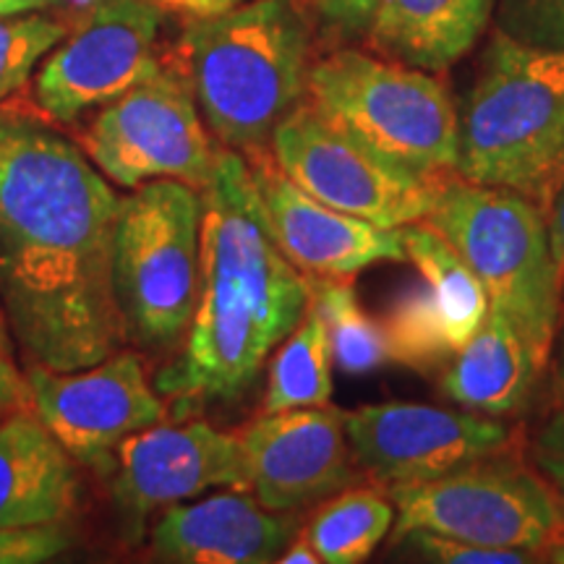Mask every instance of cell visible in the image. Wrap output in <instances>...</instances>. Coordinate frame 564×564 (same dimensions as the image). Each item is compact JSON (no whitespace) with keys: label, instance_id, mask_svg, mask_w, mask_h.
<instances>
[{"label":"cell","instance_id":"cell-4","mask_svg":"<svg viewBox=\"0 0 564 564\" xmlns=\"http://www.w3.org/2000/svg\"><path fill=\"white\" fill-rule=\"evenodd\" d=\"M564 171V53L494 34L460 112L457 175L541 196Z\"/></svg>","mask_w":564,"mask_h":564},{"label":"cell","instance_id":"cell-31","mask_svg":"<svg viewBox=\"0 0 564 564\" xmlns=\"http://www.w3.org/2000/svg\"><path fill=\"white\" fill-rule=\"evenodd\" d=\"M316 19L340 37H364L371 30L379 0H303Z\"/></svg>","mask_w":564,"mask_h":564},{"label":"cell","instance_id":"cell-10","mask_svg":"<svg viewBox=\"0 0 564 564\" xmlns=\"http://www.w3.org/2000/svg\"><path fill=\"white\" fill-rule=\"evenodd\" d=\"M270 154L301 192L387 230L426 220L447 181L387 165L324 121L312 102L282 118Z\"/></svg>","mask_w":564,"mask_h":564},{"label":"cell","instance_id":"cell-40","mask_svg":"<svg viewBox=\"0 0 564 564\" xmlns=\"http://www.w3.org/2000/svg\"><path fill=\"white\" fill-rule=\"evenodd\" d=\"M556 373H560V382L564 387V333H562V340H560V361H556Z\"/></svg>","mask_w":564,"mask_h":564},{"label":"cell","instance_id":"cell-37","mask_svg":"<svg viewBox=\"0 0 564 564\" xmlns=\"http://www.w3.org/2000/svg\"><path fill=\"white\" fill-rule=\"evenodd\" d=\"M0 356H6V358H13V361H19L17 340H13V335H11V327H9V319H6L3 303H0Z\"/></svg>","mask_w":564,"mask_h":564},{"label":"cell","instance_id":"cell-19","mask_svg":"<svg viewBox=\"0 0 564 564\" xmlns=\"http://www.w3.org/2000/svg\"><path fill=\"white\" fill-rule=\"evenodd\" d=\"M541 369L518 327L491 308L478 333L453 356L442 392L465 411L505 419L528 405Z\"/></svg>","mask_w":564,"mask_h":564},{"label":"cell","instance_id":"cell-16","mask_svg":"<svg viewBox=\"0 0 564 564\" xmlns=\"http://www.w3.org/2000/svg\"><path fill=\"white\" fill-rule=\"evenodd\" d=\"M274 243L308 280H348L379 262H405L403 228H379L301 192L272 154L246 158Z\"/></svg>","mask_w":564,"mask_h":564},{"label":"cell","instance_id":"cell-38","mask_svg":"<svg viewBox=\"0 0 564 564\" xmlns=\"http://www.w3.org/2000/svg\"><path fill=\"white\" fill-rule=\"evenodd\" d=\"M97 3H100V0H58L61 9L74 21H82ZM58 6H55V9H58Z\"/></svg>","mask_w":564,"mask_h":564},{"label":"cell","instance_id":"cell-5","mask_svg":"<svg viewBox=\"0 0 564 564\" xmlns=\"http://www.w3.org/2000/svg\"><path fill=\"white\" fill-rule=\"evenodd\" d=\"M308 102L327 123L400 171L447 178L460 154V112L434 70L337 51L308 74Z\"/></svg>","mask_w":564,"mask_h":564},{"label":"cell","instance_id":"cell-30","mask_svg":"<svg viewBox=\"0 0 564 564\" xmlns=\"http://www.w3.org/2000/svg\"><path fill=\"white\" fill-rule=\"evenodd\" d=\"M531 455L535 470L552 486V491L556 494L564 510V408L554 411L541 423L539 432L533 436Z\"/></svg>","mask_w":564,"mask_h":564},{"label":"cell","instance_id":"cell-11","mask_svg":"<svg viewBox=\"0 0 564 564\" xmlns=\"http://www.w3.org/2000/svg\"><path fill=\"white\" fill-rule=\"evenodd\" d=\"M162 9L152 0H100L34 74V102L55 123H74L150 79L162 63Z\"/></svg>","mask_w":564,"mask_h":564},{"label":"cell","instance_id":"cell-32","mask_svg":"<svg viewBox=\"0 0 564 564\" xmlns=\"http://www.w3.org/2000/svg\"><path fill=\"white\" fill-rule=\"evenodd\" d=\"M21 408H32L26 377L19 371V361L0 356V415L21 411Z\"/></svg>","mask_w":564,"mask_h":564},{"label":"cell","instance_id":"cell-33","mask_svg":"<svg viewBox=\"0 0 564 564\" xmlns=\"http://www.w3.org/2000/svg\"><path fill=\"white\" fill-rule=\"evenodd\" d=\"M541 209L546 215L549 236H552L554 251L564 267V171L549 183V188L541 194Z\"/></svg>","mask_w":564,"mask_h":564},{"label":"cell","instance_id":"cell-2","mask_svg":"<svg viewBox=\"0 0 564 564\" xmlns=\"http://www.w3.org/2000/svg\"><path fill=\"white\" fill-rule=\"evenodd\" d=\"M312 306V280L274 243L251 167L220 147L202 188L199 295L181 356L158 373V390L186 415L215 400H238L270 352Z\"/></svg>","mask_w":564,"mask_h":564},{"label":"cell","instance_id":"cell-8","mask_svg":"<svg viewBox=\"0 0 564 564\" xmlns=\"http://www.w3.org/2000/svg\"><path fill=\"white\" fill-rule=\"evenodd\" d=\"M394 533L432 531L491 549L544 554L564 535V510L544 478L499 455L421 484L390 486Z\"/></svg>","mask_w":564,"mask_h":564},{"label":"cell","instance_id":"cell-34","mask_svg":"<svg viewBox=\"0 0 564 564\" xmlns=\"http://www.w3.org/2000/svg\"><path fill=\"white\" fill-rule=\"evenodd\" d=\"M152 3L160 6L162 11L181 13V17L188 19H204L236 9V6L246 3V0H152Z\"/></svg>","mask_w":564,"mask_h":564},{"label":"cell","instance_id":"cell-20","mask_svg":"<svg viewBox=\"0 0 564 564\" xmlns=\"http://www.w3.org/2000/svg\"><path fill=\"white\" fill-rule=\"evenodd\" d=\"M497 0H379L366 37L387 58L444 70L476 45Z\"/></svg>","mask_w":564,"mask_h":564},{"label":"cell","instance_id":"cell-29","mask_svg":"<svg viewBox=\"0 0 564 564\" xmlns=\"http://www.w3.org/2000/svg\"><path fill=\"white\" fill-rule=\"evenodd\" d=\"M70 546H74V533L66 523L0 528V564L53 562Z\"/></svg>","mask_w":564,"mask_h":564},{"label":"cell","instance_id":"cell-1","mask_svg":"<svg viewBox=\"0 0 564 564\" xmlns=\"http://www.w3.org/2000/svg\"><path fill=\"white\" fill-rule=\"evenodd\" d=\"M118 209L79 141L0 110V303L24 364L82 371L129 343L112 293Z\"/></svg>","mask_w":564,"mask_h":564},{"label":"cell","instance_id":"cell-3","mask_svg":"<svg viewBox=\"0 0 564 564\" xmlns=\"http://www.w3.org/2000/svg\"><path fill=\"white\" fill-rule=\"evenodd\" d=\"M178 55L209 133L243 158L270 152L274 129L308 95L314 66L295 0H246L192 19Z\"/></svg>","mask_w":564,"mask_h":564},{"label":"cell","instance_id":"cell-36","mask_svg":"<svg viewBox=\"0 0 564 564\" xmlns=\"http://www.w3.org/2000/svg\"><path fill=\"white\" fill-rule=\"evenodd\" d=\"M58 0H0V19L21 17V13L55 9Z\"/></svg>","mask_w":564,"mask_h":564},{"label":"cell","instance_id":"cell-23","mask_svg":"<svg viewBox=\"0 0 564 564\" xmlns=\"http://www.w3.org/2000/svg\"><path fill=\"white\" fill-rule=\"evenodd\" d=\"M394 523L390 494L379 489H345L324 499L303 535L324 564H361L377 552Z\"/></svg>","mask_w":564,"mask_h":564},{"label":"cell","instance_id":"cell-21","mask_svg":"<svg viewBox=\"0 0 564 564\" xmlns=\"http://www.w3.org/2000/svg\"><path fill=\"white\" fill-rule=\"evenodd\" d=\"M405 262H413L440 308L449 345L457 352L491 312L489 293L460 251L429 220L405 225Z\"/></svg>","mask_w":564,"mask_h":564},{"label":"cell","instance_id":"cell-13","mask_svg":"<svg viewBox=\"0 0 564 564\" xmlns=\"http://www.w3.org/2000/svg\"><path fill=\"white\" fill-rule=\"evenodd\" d=\"M209 489L249 491L238 434L196 419L158 423L118 447L110 497L118 528L129 544H139L154 512Z\"/></svg>","mask_w":564,"mask_h":564},{"label":"cell","instance_id":"cell-7","mask_svg":"<svg viewBox=\"0 0 564 564\" xmlns=\"http://www.w3.org/2000/svg\"><path fill=\"white\" fill-rule=\"evenodd\" d=\"M202 192L150 181L121 196L112 236V293L129 343L173 350L192 327L199 295Z\"/></svg>","mask_w":564,"mask_h":564},{"label":"cell","instance_id":"cell-35","mask_svg":"<svg viewBox=\"0 0 564 564\" xmlns=\"http://www.w3.org/2000/svg\"><path fill=\"white\" fill-rule=\"evenodd\" d=\"M282 564H319V554H316V549L312 546V541L303 535V531H299L293 535V541L282 549L280 560Z\"/></svg>","mask_w":564,"mask_h":564},{"label":"cell","instance_id":"cell-26","mask_svg":"<svg viewBox=\"0 0 564 564\" xmlns=\"http://www.w3.org/2000/svg\"><path fill=\"white\" fill-rule=\"evenodd\" d=\"M66 34V21L47 13L34 11L0 19V102L32 79L40 63Z\"/></svg>","mask_w":564,"mask_h":564},{"label":"cell","instance_id":"cell-17","mask_svg":"<svg viewBox=\"0 0 564 564\" xmlns=\"http://www.w3.org/2000/svg\"><path fill=\"white\" fill-rule=\"evenodd\" d=\"M299 531L295 512H272L253 494L230 489L162 510L150 531V546L158 562L270 564Z\"/></svg>","mask_w":564,"mask_h":564},{"label":"cell","instance_id":"cell-14","mask_svg":"<svg viewBox=\"0 0 564 564\" xmlns=\"http://www.w3.org/2000/svg\"><path fill=\"white\" fill-rule=\"evenodd\" d=\"M356 465L387 486L421 484L505 453V421L426 403H379L345 413Z\"/></svg>","mask_w":564,"mask_h":564},{"label":"cell","instance_id":"cell-9","mask_svg":"<svg viewBox=\"0 0 564 564\" xmlns=\"http://www.w3.org/2000/svg\"><path fill=\"white\" fill-rule=\"evenodd\" d=\"M79 147L105 178L129 192L162 178L202 192L223 144L212 141L183 70L160 66L150 79L102 105Z\"/></svg>","mask_w":564,"mask_h":564},{"label":"cell","instance_id":"cell-24","mask_svg":"<svg viewBox=\"0 0 564 564\" xmlns=\"http://www.w3.org/2000/svg\"><path fill=\"white\" fill-rule=\"evenodd\" d=\"M312 299L324 316L333 361L345 373H371L392 361L384 322L373 319L345 280H312Z\"/></svg>","mask_w":564,"mask_h":564},{"label":"cell","instance_id":"cell-22","mask_svg":"<svg viewBox=\"0 0 564 564\" xmlns=\"http://www.w3.org/2000/svg\"><path fill=\"white\" fill-rule=\"evenodd\" d=\"M333 350L327 324L312 299L299 327L293 329L270 364V382L262 400V413L319 408L333 400Z\"/></svg>","mask_w":564,"mask_h":564},{"label":"cell","instance_id":"cell-28","mask_svg":"<svg viewBox=\"0 0 564 564\" xmlns=\"http://www.w3.org/2000/svg\"><path fill=\"white\" fill-rule=\"evenodd\" d=\"M392 546L413 554V560L444 564H525L535 560L531 552L478 546L470 544V541L453 539V535L421 531V528H413V531L405 533H392Z\"/></svg>","mask_w":564,"mask_h":564},{"label":"cell","instance_id":"cell-15","mask_svg":"<svg viewBox=\"0 0 564 564\" xmlns=\"http://www.w3.org/2000/svg\"><path fill=\"white\" fill-rule=\"evenodd\" d=\"M238 440L249 491L272 512H301L361 481L345 413L329 405L262 413Z\"/></svg>","mask_w":564,"mask_h":564},{"label":"cell","instance_id":"cell-39","mask_svg":"<svg viewBox=\"0 0 564 564\" xmlns=\"http://www.w3.org/2000/svg\"><path fill=\"white\" fill-rule=\"evenodd\" d=\"M544 554H546L549 562H560V564H564V535H560V539H556L554 544L549 546Z\"/></svg>","mask_w":564,"mask_h":564},{"label":"cell","instance_id":"cell-25","mask_svg":"<svg viewBox=\"0 0 564 564\" xmlns=\"http://www.w3.org/2000/svg\"><path fill=\"white\" fill-rule=\"evenodd\" d=\"M384 329L392 361L408 369L429 371L455 356L429 288L400 295L387 314Z\"/></svg>","mask_w":564,"mask_h":564},{"label":"cell","instance_id":"cell-6","mask_svg":"<svg viewBox=\"0 0 564 564\" xmlns=\"http://www.w3.org/2000/svg\"><path fill=\"white\" fill-rule=\"evenodd\" d=\"M426 220L474 267L491 308L518 327L546 366L560 327L564 267L541 204L512 188L457 178L444 181Z\"/></svg>","mask_w":564,"mask_h":564},{"label":"cell","instance_id":"cell-27","mask_svg":"<svg viewBox=\"0 0 564 564\" xmlns=\"http://www.w3.org/2000/svg\"><path fill=\"white\" fill-rule=\"evenodd\" d=\"M494 21L518 45L564 53V0H497Z\"/></svg>","mask_w":564,"mask_h":564},{"label":"cell","instance_id":"cell-18","mask_svg":"<svg viewBox=\"0 0 564 564\" xmlns=\"http://www.w3.org/2000/svg\"><path fill=\"white\" fill-rule=\"evenodd\" d=\"M74 457L32 408L0 419V528L68 523L79 510Z\"/></svg>","mask_w":564,"mask_h":564},{"label":"cell","instance_id":"cell-12","mask_svg":"<svg viewBox=\"0 0 564 564\" xmlns=\"http://www.w3.org/2000/svg\"><path fill=\"white\" fill-rule=\"evenodd\" d=\"M24 377L34 415L76 463L97 474L116 470L123 440L158 426L167 415V403L147 382L139 352L123 348L89 369L30 366Z\"/></svg>","mask_w":564,"mask_h":564}]
</instances>
